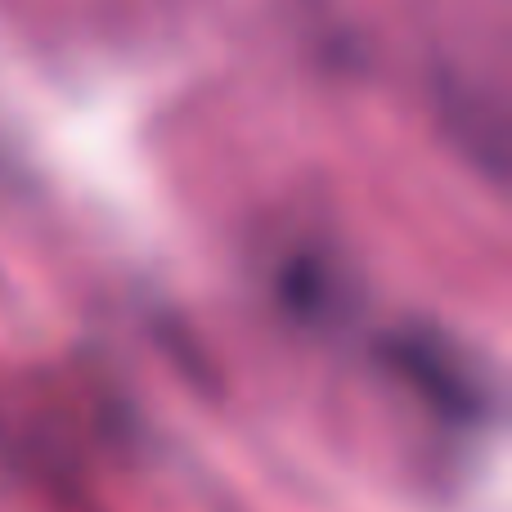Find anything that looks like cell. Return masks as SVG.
Wrapping results in <instances>:
<instances>
[{"instance_id":"cell-1","label":"cell","mask_w":512,"mask_h":512,"mask_svg":"<svg viewBox=\"0 0 512 512\" xmlns=\"http://www.w3.org/2000/svg\"><path fill=\"white\" fill-rule=\"evenodd\" d=\"M396 364H400V373H409V378L436 400V405L459 409V414H477L481 387L472 382V373L463 369L459 360H450V355L441 351V342H400Z\"/></svg>"}]
</instances>
